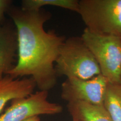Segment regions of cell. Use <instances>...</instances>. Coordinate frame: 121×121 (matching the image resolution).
<instances>
[{
	"label": "cell",
	"instance_id": "cell-12",
	"mask_svg": "<svg viewBox=\"0 0 121 121\" xmlns=\"http://www.w3.org/2000/svg\"><path fill=\"white\" fill-rule=\"evenodd\" d=\"M13 4L11 0H0V24H2L6 21V14Z\"/></svg>",
	"mask_w": 121,
	"mask_h": 121
},
{
	"label": "cell",
	"instance_id": "cell-2",
	"mask_svg": "<svg viewBox=\"0 0 121 121\" xmlns=\"http://www.w3.org/2000/svg\"><path fill=\"white\" fill-rule=\"evenodd\" d=\"M57 77L88 80L101 75L97 62L81 37L66 38L55 63Z\"/></svg>",
	"mask_w": 121,
	"mask_h": 121
},
{
	"label": "cell",
	"instance_id": "cell-1",
	"mask_svg": "<svg viewBox=\"0 0 121 121\" xmlns=\"http://www.w3.org/2000/svg\"><path fill=\"white\" fill-rule=\"evenodd\" d=\"M7 15L17 35V62L7 75L15 78L30 76L39 90L48 91L57 83L55 63L66 38L53 30H45L52 14L44 9L29 11L13 4Z\"/></svg>",
	"mask_w": 121,
	"mask_h": 121
},
{
	"label": "cell",
	"instance_id": "cell-14",
	"mask_svg": "<svg viewBox=\"0 0 121 121\" xmlns=\"http://www.w3.org/2000/svg\"><path fill=\"white\" fill-rule=\"evenodd\" d=\"M72 121H79V120H78V119H76L72 118Z\"/></svg>",
	"mask_w": 121,
	"mask_h": 121
},
{
	"label": "cell",
	"instance_id": "cell-6",
	"mask_svg": "<svg viewBox=\"0 0 121 121\" xmlns=\"http://www.w3.org/2000/svg\"><path fill=\"white\" fill-rule=\"evenodd\" d=\"M108 81L102 75L88 80L66 78L61 85V98L68 103L81 102L103 105Z\"/></svg>",
	"mask_w": 121,
	"mask_h": 121
},
{
	"label": "cell",
	"instance_id": "cell-10",
	"mask_svg": "<svg viewBox=\"0 0 121 121\" xmlns=\"http://www.w3.org/2000/svg\"><path fill=\"white\" fill-rule=\"evenodd\" d=\"M103 105L113 121H121V84L108 82Z\"/></svg>",
	"mask_w": 121,
	"mask_h": 121
},
{
	"label": "cell",
	"instance_id": "cell-11",
	"mask_svg": "<svg viewBox=\"0 0 121 121\" xmlns=\"http://www.w3.org/2000/svg\"><path fill=\"white\" fill-rule=\"evenodd\" d=\"M78 0H23L21 7L25 10H38L45 6H52L78 13Z\"/></svg>",
	"mask_w": 121,
	"mask_h": 121
},
{
	"label": "cell",
	"instance_id": "cell-5",
	"mask_svg": "<svg viewBox=\"0 0 121 121\" xmlns=\"http://www.w3.org/2000/svg\"><path fill=\"white\" fill-rule=\"evenodd\" d=\"M48 91L39 90L26 97L13 100L10 107L0 114V121H23L33 116L61 113L62 107L48 101Z\"/></svg>",
	"mask_w": 121,
	"mask_h": 121
},
{
	"label": "cell",
	"instance_id": "cell-7",
	"mask_svg": "<svg viewBox=\"0 0 121 121\" xmlns=\"http://www.w3.org/2000/svg\"><path fill=\"white\" fill-rule=\"evenodd\" d=\"M17 60V35L11 19L0 24V80L13 69Z\"/></svg>",
	"mask_w": 121,
	"mask_h": 121
},
{
	"label": "cell",
	"instance_id": "cell-4",
	"mask_svg": "<svg viewBox=\"0 0 121 121\" xmlns=\"http://www.w3.org/2000/svg\"><path fill=\"white\" fill-rule=\"evenodd\" d=\"M82 38L108 82L121 84V38L95 34L85 28Z\"/></svg>",
	"mask_w": 121,
	"mask_h": 121
},
{
	"label": "cell",
	"instance_id": "cell-13",
	"mask_svg": "<svg viewBox=\"0 0 121 121\" xmlns=\"http://www.w3.org/2000/svg\"><path fill=\"white\" fill-rule=\"evenodd\" d=\"M23 121H40V118L39 116H33L25 119Z\"/></svg>",
	"mask_w": 121,
	"mask_h": 121
},
{
	"label": "cell",
	"instance_id": "cell-9",
	"mask_svg": "<svg viewBox=\"0 0 121 121\" xmlns=\"http://www.w3.org/2000/svg\"><path fill=\"white\" fill-rule=\"evenodd\" d=\"M67 107L72 118L80 121H113L103 105L75 102L68 103Z\"/></svg>",
	"mask_w": 121,
	"mask_h": 121
},
{
	"label": "cell",
	"instance_id": "cell-3",
	"mask_svg": "<svg viewBox=\"0 0 121 121\" xmlns=\"http://www.w3.org/2000/svg\"><path fill=\"white\" fill-rule=\"evenodd\" d=\"M78 13L91 32L121 38V0H80Z\"/></svg>",
	"mask_w": 121,
	"mask_h": 121
},
{
	"label": "cell",
	"instance_id": "cell-8",
	"mask_svg": "<svg viewBox=\"0 0 121 121\" xmlns=\"http://www.w3.org/2000/svg\"><path fill=\"white\" fill-rule=\"evenodd\" d=\"M36 84L31 78H15L6 75L0 80V114L7 103L34 93Z\"/></svg>",
	"mask_w": 121,
	"mask_h": 121
}]
</instances>
